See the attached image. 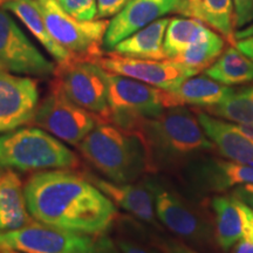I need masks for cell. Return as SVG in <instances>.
Masks as SVG:
<instances>
[{
	"instance_id": "6da1fadb",
	"label": "cell",
	"mask_w": 253,
	"mask_h": 253,
	"mask_svg": "<svg viewBox=\"0 0 253 253\" xmlns=\"http://www.w3.org/2000/svg\"><path fill=\"white\" fill-rule=\"evenodd\" d=\"M25 196L34 220L73 232L104 235L118 217V207L100 189L66 169L33 173Z\"/></svg>"
},
{
	"instance_id": "7a4b0ae2",
	"label": "cell",
	"mask_w": 253,
	"mask_h": 253,
	"mask_svg": "<svg viewBox=\"0 0 253 253\" xmlns=\"http://www.w3.org/2000/svg\"><path fill=\"white\" fill-rule=\"evenodd\" d=\"M143 142L149 172L183 169L214 144L199 125L196 113L185 107H173L151 119H141L134 128Z\"/></svg>"
},
{
	"instance_id": "3957f363",
	"label": "cell",
	"mask_w": 253,
	"mask_h": 253,
	"mask_svg": "<svg viewBox=\"0 0 253 253\" xmlns=\"http://www.w3.org/2000/svg\"><path fill=\"white\" fill-rule=\"evenodd\" d=\"M78 149L84 160L110 181L132 183L144 172H149L140 136L113 122L97 123Z\"/></svg>"
},
{
	"instance_id": "277c9868",
	"label": "cell",
	"mask_w": 253,
	"mask_h": 253,
	"mask_svg": "<svg viewBox=\"0 0 253 253\" xmlns=\"http://www.w3.org/2000/svg\"><path fill=\"white\" fill-rule=\"evenodd\" d=\"M78 155L39 126H26L0 135V171H45L75 169Z\"/></svg>"
},
{
	"instance_id": "5b68a950",
	"label": "cell",
	"mask_w": 253,
	"mask_h": 253,
	"mask_svg": "<svg viewBox=\"0 0 253 253\" xmlns=\"http://www.w3.org/2000/svg\"><path fill=\"white\" fill-rule=\"evenodd\" d=\"M145 182L153 192L157 219L163 226L197 251L218 248L213 220L203 210L160 177H147Z\"/></svg>"
},
{
	"instance_id": "8992f818",
	"label": "cell",
	"mask_w": 253,
	"mask_h": 253,
	"mask_svg": "<svg viewBox=\"0 0 253 253\" xmlns=\"http://www.w3.org/2000/svg\"><path fill=\"white\" fill-rule=\"evenodd\" d=\"M0 250L20 253H121L104 235H86L33 220L21 229L0 232Z\"/></svg>"
},
{
	"instance_id": "52a82bcc",
	"label": "cell",
	"mask_w": 253,
	"mask_h": 253,
	"mask_svg": "<svg viewBox=\"0 0 253 253\" xmlns=\"http://www.w3.org/2000/svg\"><path fill=\"white\" fill-rule=\"evenodd\" d=\"M108 87L110 121L132 131L141 119L156 118L167 109L179 107L171 93L135 79L103 69Z\"/></svg>"
},
{
	"instance_id": "ba28073f",
	"label": "cell",
	"mask_w": 253,
	"mask_h": 253,
	"mask_svg": "<svg viewBox=\"0 0 253 253\" xmlns=\"http://www.w3.org/2000/svg\"><path fill=\"white\" fill-rule=\"evenodd\" d=\"M37 2L49 33L75 59L95 62L102 56L101 45L109 20H79L68 14L56 0Z\"/></svg>"
},
{
	"instance_id": "9c48e42d",
	"label": "cell",
	"mask_w": 253,
	"mask_h": 253,
	"mask_svg": "<svg viewBox=\"0 0 253 253\" xmlns=\"http://www.w3.org/2000/svg\"><path fill=\"white\" fill-rule=\"evenodd\" d=\"M101 120L69 100L55 80L39 103L33 121L37 126L60 141L78 147Z\"/></svg>"
},
{
	"instance_id": "30bf717a",
	"label": "cell",
	"mask_w": 253,
	"mask_h": 253,
	"mask_svg": "<svg viewBox=\"0 0 253 253\" xmlns=\"http://www.w3.org/2000/svg\"><path fill=\"white\" fill-rule=\"evenodd\" d=\"M54 77L69 100L94 114L101 122H112L108 87L101 66L93 61L75 59L65 65H58Z\"/></svg>"
},
{
	"instance_id": "8fae6325",
	"label": "cell",
	"mask_w": 253,
	"mask_h": 253,
	"mask_svg": "<svg viewBox=\"0 0 253 253\" xmlns=\"http://www.w3.org/2000/svg\"><path fill=\"white\" fill-rule=\"evenodd\" d=\"M55 69L54 63L28 39L7 9L0 8V71L49 78Z\"/></svg>"
},
{
	"instance_id": "7c38bea8",
	"label": "cell",
	"mask_w": 253,
	"mask_h": 253,
	"mask_svg": "<svg viewBox=\"0 0 253 253\" xmlns=\"http://www.w3.org/2000/svg\"><path fill=\"white\" fill-rule=\"evenodd\" d=\"M104 71L144 82L164 90H173L186 79L195 77L198 71L186 67L171 59H136L109 52L95 61Z\"/></svg>"
},
{
	"instance_id": "4fadbf2b",
	"label": "cell",
	"mask_w": 253,
	"mask_h": 253,
	"mask_svg": "<svg viewBox=\"0 0 253 253\" xmlns=\"http://www.w3.org/2000/svg\"><path fill=\"white\" fill-rule=\"evenodd\" d=\"M185 181L197 194L219 195L253 184V166L202 155L183 168Z\"/></svg>"
},
{
	"instance_id": "5bb4252c",
	"label": "cell",
	"mask_w": 253,
	"mask_h": 253,
	"mask_svg": "<svg viewBox=\"0 0 253 253\" xmlns=\"http://www.w3.org/2000/svg\"><path fill=\"white\" fill-rule=\"evenodd\" d=\"M39 103L36 79L0 71V134L31 123Z\"/></svg>"
},
{
	"instance_id": "9a60e30c",
	"label": "cell",
	"mask_w": 253,
	"mask_h": 253,
	"mask_svg": "<svg viewBox=\"0 0 253 253\" xmlns=\"http://www.w3.org/2000/svg\"><path fill=\"white\" fill-rule=\"evenodd\" d=\"M178 0H131L109 21L103 38V48L112 50L120 41L164 15L175 12Z\"/></svg>"
},
{
	"instance_id": "2e32d148",
	"label": "cell",
	"mask_w": 253,
	"mask_h": 253,
	"mask_svg": "<svg viewBox=\"0 0 253 253\" xmlns=\"http://www.w3.org/2000/svg\"><path fill=\"white\" fill-rule=\"evenodd\" d=\"M84 176L100 189L116 207L123 209L144 223L160 227L153 192L145 179L140 183H118L94 175L93 172L84 171Z\"/></svg>"
},
{
	"instance_id": "e0dca14e",
	"label": "cell",
	"mask_w": 253,
	"mask_h": 253,
	"mask_svg": "<svg viewBox=\"0 0 253 253\" xmlns=\"http://www.w3.org/2000/svg\"><path fill=\"white\" fill-rule=\"evenodd\" d=\"M199 125L221 156L233 162L253 166V141L243 135L232 123L210 114L196 112Z\"/></svg>"
},
{
	"instance_id": "ac0fdd59",
	"label": "cell",
	"mask_w": 253,
	"mask_h": 253,
	"mask_svg": "<svg viewBox=\"0 0 253 253\" xmlns=\"http://www.w3.org/2000/svg\"><path fill=\"white\" fill-rule=\"evenodd\" d=\"M175 12L213 28L230 45H236L232 0H178Z\"/></svg>"
},
{
	"instance_id": "d6986e66",
	"label": "cell",
	"mask_w": 253,
	"mask_h": 253,
	"mask_svg": "<svg viewBox=\"0 0 253 253\" xmlns=\"http://www.w3.org/2000/svg\"><path fill=\"white\" fill-rule=\"evenodd\" d=\"M33 220L20 177L13 170L0 171V232L21 229Z\"/></svg>"
},
{
	"instance_id": "ffe728a7",
	"label": "cell",
	"mask_w": 253,
	"mask_h": 253,
	"mask_svg": "<svg viewBox=\"0 0 253 253\" xmlns=\"http://www.w3.org/2000/svg\"><path fill=\"white\" fill-rule=\"evenodd\" d=\"M2 7L20 19L21 23L36 37V39L42 45L43 48L55 59L58 65H65L72 60H75L74 56L65 47L60 45L49 33L37 0L6 1Z\"/></svg>"
},
{
	"instance_id": "44dd1931",
	"label": "cell",
	"mask_w": 253,
	"mask_h": 253,
	"mask_svg": "<svg viewBox=\"0 0 253 253\" xmlns=\"http://www.w3.org/2000/svg\"><path fill=\"white\" fill-rule=\"evenodd\" d=\"M218 248L230 251L244 236V223L238 199L231 194L214 195L210 201Z\"/></svg>"
},
{
	"instance_id": "7402d4cb",
	"label": "cell",
	"mask_w": 253,
	"mask_h": 253,
	"mask_svg": "<svg viewBox=\"0 0 253 253\" xmlns=\"http://www.w3.org/2000/svg\"><path fill=\"white\" fill-rule=\"evenodd\" d=\"M169 21L168 18L158 19L120 41L109 52L136 59L166 60L164 37Z\"/></svg>"
},
{
	"instance_id": "603a6c76",
	"label": "cell",
	"mask_w": 253,
	"mask_h": 253,
	"mask_svg": "<svg viewBox=\"0 0 253 253\" xmlns=\"http://www.w3.org/2000/svg\"><path fill=\"white\" fill-rule=\"evenodd\" d=\"M232 91L233 89L229 86L219 84L208 75H202L186 79L181 86L170 90V93L178 106L189 104L207 109L220 103Z\"/></svg>"
},
{
	"instance_id": "cb8c5ba5",
	"label": "cell",
	"mask_w": 253,
	"mask_h": 253,
	"mask_svg": "<svg viewBox=\"0 0 253 253\" xmlns=\"http://www.w3.org/2000/svg\"><path fill=\"white\" fill-rule=\"evenodd\" d=\"M205 75L225 86H237L253 81V60L230 45L210 67Z\"/></svg>"
},
{
	"instance_id": "d4e9b609",
	"label": "cell",
	"mask_w": 253,
	"mask_h": 253,
	"mask_svg": "<svg viewBox=\"0 0 253 253\" xmlns=\"http://www.w3.org/2000/svg\"><path fill=\"white\" fill-rule=\"evenodd\" d=\"M212 32L207 25L196 19L172 18L164 37V53L167 59H175L190 46L207 39Z\"/></svg>"
},
{
	"instance_id": "484cf974",
	"label": "cell",
	"mask_w": 253,
	"mask_h": 253,
	"mask_svg": "<svg viewBox=\"0 0 253 253\" xmlns=\"http://www.w3.org/2000/svg\"><path fill=\"white\" fill-rule=\"evenodd\" d=\"M225 39L220 34L212 32L207 39L190 46L189 48H186L184 52L172 60L182 63L186 67L202 72L203 69L210 67L219 58L225 48Z\"/></svg>"
},
{
	"instance_id": "4316f807",
	"label": "cell",
	"mask_w": 253,
	"mask_h": 253,
	"mask_svg": "<svg viewBox=\"0 0 253 253\" xmlns=\"http://www.w3.org/2000/svg\"><path fill=\"white\" fill-rule=\"evenodd\" d=\"M204 110L214 118L226 120L236 125L253 123V100L239 89H233L225 100Z\"/></svg>"
},
{
	"instance_id": "83f0119b",
	"label": "cell",
	"mask_w": 253,
	"mask_h": 253,
	"mask_svg": "<svg viewBox=\"0 0 253 253\" xmlns=\"http://www.w3.org/2000/svg\"><path fill=\"white\" fill-rule=\"evenodd\" d=\"M60 6L79 20L90 21L96 19V0H56Z\"/></svg>"
},
{
	"instance_id": "f1b7e54d",
	"label": "cell",
	"mask_w": 253,
	"mask_h": 253,
	"mask_svg": "<svg viewBox=\"0 0 253 253\" xmlns=\"http://www.w3.org/2000/svg\"><path fill=\"white\" fill-rule=\"evenodd\" d=\"M236 31L253 24V0H232Z\"/></svg>"
},
{
	"instance_id": "f546056e",
	"label": "cell",
	"mask_w": 253,
	"mask_h": 253,
	"mask_svg": "<svg viewBox=\"0 0 253 253\" xmlns=\"http://www.w3.org/2000/svg\"><path fill=\"white\" fill-rule=\"evenodd\" d=\"M131 0H96V19L115 17Z\"/></svg>"
},
{
	"instance_id": "4dcf8cb0",
	"label": "cell",
	"mask_w": 253,
	"mask_h": 253,
	"mask_svg": "<svg viewBox=\"0 0 253 253\" xmlns=\"http://www.w3.org/2000/svg\"><path fill=\"white\" fill-rule=\"evenodd\" d=\"M158 249L162 253H202L191 246L185 244L182 240L171 238H162L157 242Z\"/></svg>"
},
{
	"instance_id": "1f68e13d",
	"label": "cell",
	"mask_w": 253,
	"mask_h": 253,
	"mask_svg": "<svg viewBox=\"0 0 253 253\" xmlns=\"http://www.w3.org/2000/svg\"><path fill=\"white\" fill-rule=\"evenodd\" d=\"M238 205L243 216V223H244V236H243V238L253 243V209L240 202L239 199Z\"/></svg>"
},
{
	"instance_id": "d6a6232c",
	"label": "cell",
	"mask_w": 253,
	"mask_h": 253,
	"mask_svg": "<svg viewBox=\"0 0 253 253\" xmlns=\"http://www.w3.org/2000/svg\"><path fill=\"white\" fill-rule=\"evenodd\" d=\"M118 246L121 253H160L156 250L147 248V246H143L128 239L119 240Z\"/></svg>"
},
{
	"instance_id": "836d02e7",
	"label": "cell",
	"mask_w": 253,
	"mask_h": 253,
	"mask_svg": "<svg viewBox=\"0 0 253 253\" xmlns=\"http://www.w3.org/2000/svg\"><path fill=\"white\" fill-rule=\"evenodd\" d=\"M231 195L253 209V184H243L231 190Z\"/></svg>"
},
{
	"instance_id": "e575fe53",
	"label": "cell",
	"mask_w": 253,
	"mask_h": 253,
	"mask_svg": "<svg viewBox=\"0 0 253 253\" xmlns=\"http://www.w3.org/2000/svg\"><path fill=\"white\" fill-rule=\"evenodd\" d=\"M235 46L240 50V52L244 53L246 56H249V58H251L253 60V37L245 38V39L242 40H237Z\"/></svg>"
},
{
	"instance_id": "d590c367",
	"label": "cell",
	"mask_w": 253,
	"mask_h": 253,
	"mask_svg": "<svg viewBox=\"0 0 253 253\" xmlns=\"http://www.w3.org/2000/svg\"><path fill=\"white\" fill-rule=\"evenodd\" d=\"M230 251L231 253H253V243L245 238H242L233 245V248Z\"/></svg>"
},
{
	"instance_id": "8d00e7d4",
	"label": "cell",
	"mask_w": 253,
	"mask_h": 253,
	"mask_svg": "<svg viewBox=\"0 0 253 253\" xmlns=\"http://www.w3.org/2000/svg\"><path fill=\"white\" fill-rule=\"evenodd\" d=\"M233 126H235L243 135H245L246 137L251 138L253 141V123H239V125H236L235 123Z\"/></svg>"
},
{
	"instance_id": "74e56055",
	"label": "cell",
	"mask_w": 253,
	"mask_h": 253,
	"mask_svg": "<svg viewBox=\"0 0 253 253\" xmlns=\"http://www.w3.org/2000/svg\"><path fill=\"white\" fill-rule=\"evenodd\" d=\"M235 37H236V41H237V40L245 39V38L253 37V24L249 25V26H246V27H244V28H242V30L236 31Z\"/></svg>"
},
{
	"instance_id": "f35d334b",
	"label": "cell",
	"mask_w": 253,
	"mask_h": 253,
	"mask_svg": "<svg viewBox=\"0 0 253 253\" xmlns=\"http://www.w3.org/2000/svg\"><path fill=\"white\" fill-rule=\"evenodd\" d=\"M242 91L243 94H245L246 96H249L250 99L253 100V86H249V87H245V88H242V89H239Z\"/></svg>"
},
{
	"instance_id": "ab89813d",
	"label": "cell",
	"mask_w": 253,
	"mask_h": 253,
	"mask_svg": "<svg viewBox=\"0 0 253 253\" xmlns=\"http://www.w3.org/2000/svg\"><path fill=\"white\" fill-rule=\"evenodd\" d=\"M0 253H20V252L11 251V250H0Z\"/></svg>"
},
{
	"instance_id": "60d3db41",
	"label": "cell",
	"mask_w": 253,
	"mask_h": 253,
	"mask_svg": "<svg viewBox=\"0 0 253 253\" xmlns=\"http://www.w3.org/2000/svg\"><path fill=\"white\" fill-rule=\"evenodd\" d=\"M6 2V0H0V5H4Z\"/></svg>"
},
{
	"instance_id": "b9f144b4",
	"label": "cell",
	"mask_w": 253,
	"mask_h": 253,
	"mask_svg": "<svg viewBox=\"0 0 253 253\" xmlns=\"http://www.w3.org/2000/svg\"><path fill=\"white\" fill-rule=\"evenodd\" d=\"M6 1H17V0H6Z\"/></svg>"
}]
</instances>
